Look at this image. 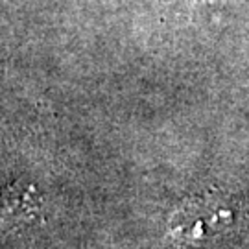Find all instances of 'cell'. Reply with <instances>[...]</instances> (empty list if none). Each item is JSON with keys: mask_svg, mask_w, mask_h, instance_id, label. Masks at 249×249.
<instances>
[{"mask_svg": "<svg viewBox=\"0 0 249 249\" xmlns=\"http://www.w3.org/2000/svg\"><path fill=\"white\" fill-rule=\"evenodd\" d=\"M238 216V209L229 196L213 190L203 196L188 197L179 205L168 220V234L178 244L197 246L220 232H227Z\"/></svg>", "mask_w": 249, "mask_h": 249, "instance_id": "1", "label": "cell"}, {"mask_svg": "<svg viewBox=\"0 0 249 249\" xmlns=\"http://www.w3.org/2000/svg\"><path fill=\"white\" fill-rule=\"evenodd\" d=\"M6 199H8L6 205H9V211L17 213L15 216H18V218L34 216L37 213V209H39V201H36L32 187H13L9 190V197H6Z\"/></svg>", "mask_w": 249, "mask_h": 249, "instance_id": "2", "label": "cell"}, {"mask_svg": "<svg viewBox=\"0 0 249 249\" xmlns=\"http://www.w3.org/2000/svg\"><path fill=\"white\" fill-rule=\"evenodd\" d=\"M197 4L201 6V8L209 9L211 13H216V11H220L223 8V4H225V0H196Z\"/></svg>", "mask_w": 249, "mask_h": 249, "instance_id": "3", "label": "cell"}]
</instances>
